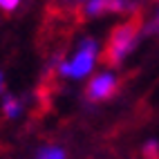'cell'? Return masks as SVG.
Masks as SVG:
<instances>
[{
    "label": "cell",
    "mask_w": 159,
    "mask_h": 159,
    "mask_svg": "<svg viewBox=\"0 0 159 159\" xmlns=\"http://www.w3.org/2000/svg\"><path fill=\"white\" fill-rule=\"evenodd\" d=\"M38 159H65V152L56 146H47L43 150H38Z\"/></svg>",
    "instance_id": "obj_7"
},
{
    "label": "cell",
    "mask_w": 159,
    "mask_h": 159,
    "mask_svg": "<svg viewBox=\"0 0 159 159\" xmlns=\"http://www.w3.org/2000/svg\"><path fill=\"white\" fill-rule=\"evenodd\" d=\"M18 5L20 0H0V9H5V11H14Z\"/></svg>",
    "instance_id": "obj_9"
},
{
    "label": "cell",
    "mask_w": 159,
    "mask_h": 159,
    "mask_svg": "<svg viewBox=\"0 0 159 159\" xmlns=\"http://www.w3.org/2000/svg\"><path fill=\"white\" fill-rule=\"evenodd\" d=\"M157 23H159V16H157Z\"/></svg>",
    "instance_id": "obj_11"
},
{
    "label": "cell",
    "mask_w": 159,
    "mask_h": 159,
    "mask_svg": "<svg viewBox=\"0 0 159 159\" xmlns=\"http://www.w3.org/2000/svg\"><path fill=\"white\" fill-rule=\"evenodd\" d=\"M119 90V81H116L114 74L103 72L99 76H94L88 85V99L90 101H103V99H110L116 94Z\"/></svg>",
    "instance_id": "obj_3"
},
{
    "label": "cell",
    "mask_w": 159,
    "mask_h": 159,
    "mask_svg": "<svg viewBox=\"0 0 159 159\" xmlns=\"http://www.w3.org/2000/svg\"><path fill=\"white\" fill-rule=\"evenodd\" d=\"M143 157L146 159H159V143L157 141H148L143 146Z\"/></svg>",
    "instance_id": "obj_8"
},
{
    "label": "cell",
    "mask_w": 159,
    "mask_h": 159,
    "mask_svg": "<svg viewBox=\"0 0 159 159\" xmlns=\"http://www.w3.org/2000/svg\"><path fill=\"white\" fill-rule=\"evenodd\" d=\"M108 11L112 14H134V11H139L137 9V5L132 2V0H108Z\"/></svg>",
    "instance_id": "obj_4"
},
{
    "label": "cell",
    "mask_w": 159,
    "mask_h": 159,
    "mask_svg": "<svg viewBox=\"0 0 159 159\" xmlns=\"http://www.w3.org/2000/svg\"><path fill=\"white\" fill-rule=\"evenodd\" d=\"M103 11H108V0H88V5H85L88 16H99Z\"/></svg>",
    "instance_id": "obj_6"
},
{
    "label": "cell",
    "mask_w": 159,
    "mask_h": 159,
    "mask_svg": "<svg viewBox=\"0 0 159 159\" xmlns=\"http://www.w3.org/2000/svg\"><path fill=\"white\" fill-rule=\"evenodd\" d=\"M0 92H2V74H0Z\"/></svg>",
    "instance_id": "obj_10"
},
{
    "label": "cell",
    "mask_w": 159,
    "mask_h": 159,
    "mask_svg": "<svg viewBox=\"0 0 159 159\" xmlns=\"http://www.w3.org/2000/svg\"><path fill=\"white\" fill-rule=\"evenodd\" d=\"M94 61H97V43H94L92 38H85V40H81V47L76 52V56L70 63H61L58 74L72 76V79H81L92 70Z\"/></svg>",
    "instance_id": "obj_2"
},
{
    "label": "cell",
    "mask_w": 159,
    "mask_h": 159,
    "mask_svg": "<svg viewBox=\"0 0 159 159\" xmlns=\"http://www.w3.org/2000/svg\"><path fill=\"white\" fill-rule=\"evenodd\" d=\"M18 112H20V101L7 94L5 101H2V114L7 116V119H16V114H18Z\"/></svg>",
    "instance_id": "obj_5"
},
{
    "label": "cell",
    "mask_w": 159,
    "mask_h": 159,
    "mask_svg": "<svg viewBox=\"0 0 159 159\" xmlns=\"http://www.w3.org/2000/svg\"><path fill=\"white\" fill-rule=\"evenodd\" d=\"M141 11H134L128 20H123L121 25H116L112 29V34L105 43V49L101 52V63L108 67H116L119 63H123V58L130 54L137 45V38H139L141 31Z\"/></svg>",
    "instance_id": "obj_1"
}]
</instances>
